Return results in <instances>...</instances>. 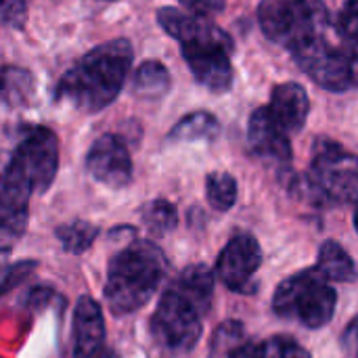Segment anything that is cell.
Instances as JSON below:
<instances>
[{
  "label": "cell",
  "mask_w": 358,
  "mask_h": 358,
  "mask_svg": "<svg viewBox=\"0 0 358 358\" xmlns=\"http://www.w3.org/2000/svg\"><path fill=\"white\" fill-rule=\"evenodd\" d=\"M132 65V46L117 38L86 52L57 84L55 99L67 101L84 113H96L120 94Z\"/></svg>",
  "instance_id": "obj_1"
},
{
  "label": "cell",
  "mask_w": 358,
  "mask_h": 358,
  "mask_svg": "<svg viewBox=\"0 0 358 358\" xmlns=\"http://www.w3.org/2000/svg\"><path fill=\"white\" fill-rule=\"evenodd\" d=\"M166 258L151 241H134L113 256L107 268L105 300L115 317L143 308L157 292Z\"/></svg>",
  "instance_id": "obj_2"
},
{
  "label": "cell",
  "mask_w": 358,
  "mask_h": 358,
  "mask_svg": "<svg viewBox=\"0 0 358 358\" xmlns=\"http://www.w3.org/2000/svg\"><path fill=\"white\" fill-rule=\"evenodd\" d=\"M336 289L319 268L302 271L285 279L273 298V308L281 319L298 321L308 329L325 327L336 313Z\"/></svg>",
  "instance_id": "obj_3"
},
{
  "label": "cell",
  "mask_w": 358,
  "mask_h": 358,
  "mask_svg": "<svg viewBox=\"0 0 358 358\" xmlns=\"http://www.w3.org/2000/svg\"><path fill=\"white\" fill-rule=\"evenodd\" d=\"M258 21L268 40L289 50L331 25L323 0H262Z\"/></svg>",
  "instance_id": "obj_4"
},
{
  "label": "cell",
  "mask_w": 358,
  "mask_h": 358,
  "mask_svg": "<svg viewBox=\"0 0 358 358\" xmlns=\"http://www.w3.org/2000/svg\"><path fill=\"white\" fill-rule=\"evenodd\" d=\"M296 63L325 90L346 92L357 84V48L334 44L325 31L292 48Z\"/></svg>",
  "instance_id": "obj_5"
},
{
  "label": "cell",
  "mask_w": 358,
  "mask_h": 358,
  "mask_svg": "<svg viewBox=\"0 0 358 358\" xmlns=\"http://www.w3.org/2000/svg\"><path fill=\"white\" fill-rule=\"evenodd\" d=\"M153 340L170 352H189L201 338V315L174 287L159 298L151 317Z\"/></svg>",
  "instance_id": "obj_6"
},
{
  "label": "cell",
  "mask_w": 358,
  "mask_h": 358,
  "mask_svg": "<svg viewBox=\"0 0 358 358\" xmlns=\"http://www.w3.org/2000/svg\"><path fill=\"white\" fill-rule=\"evenodd\" d=\"M310 178L319 187L325 199L344 201V203L357 201V157L329 138H317L315 143V162H313Z\"/></svg>",
  "instance_id": "obj_7"
},
{
  "label": "cell",
  "mask_w": 358,
  "mask_h": 358,
  "mask_svg": "<svg viewBox=\"0 0 358 358\" xmlns=\"http://www.w3.org/2000/svg\"><path fill=\"white\" fill-rule=\"evenodd\" d=\"M13 155L25 172L31 191H48L59 168V141L52 130L44 126L27 128Z\"/></svg>",
  "instance_id": "obj_8"
},
{
  "label": "cell",
  "mask_w": 358,
  "mask_h": 358,
  "mask_svg": "<svg viewBox=\"0 0 358 358\" xmlns=\"http://www.w3.org/2000/svg\"><path fill=\"white\" fill-rule=\"evenodd\" d=\"M262 264V250L250 233L235 235L218 256L216 271L220 281L233 292H248L254 273Z\"/></svg>",
  "instance_id": "obj_9"
},
{
  "label": "cell",
  "mask_w": 358,
  "mask_h": 358,
  "mask_svg": "<svg viewBox=\"0 0 358 358\" xmlns=\"http://www.w3.org/2000/svg\"><path fill=\"white\" fill-rule=\"evenodd\" d=\"M157 21L159 25L180 42L185 44H218L229 50H233V40L231 36L220 29L210 17L197 15V13H185L172 6H164L157 10Z\"/></svg>",
  "instance_id": "obj_10"
},
{
  "label": "cell",
  "mask_w": 358,
  "mask_h": 358,
  "mask_svg": "<svg viewBox=\"0 0 358 358\" xmlns=\"http://www.w3.org/2000/svg\"><path fill=\"white\" fill-rule=\"evenodd\" d=\"M88 172L103 185L120 189L132 178V159L124 141L115 134L99 136L86 157Z\"/></svg>",
  "instance_id": "obj_11"
},
{
  "label": "cell",
  "mask_w": 358,
  "mask_h": 358,
  "mask_svg": "<svg viewBox=\"0 0 358 358\" xmlns=\"http://www.w3.org/2000/svg\"><path fill=\"white\" fill-rule=\"evenodd\" d=\"M182 57L199 84L212 92H224L233 84L231 50L218 44H185Z\"/></svg>",
  "instance_id": "obj_12"
},
{
  "label": "cell",
  "mask_w": 358,
  "mask_h": 358,
  "mask_svg": "<svg viewBox=\"0 0 358 358\" xmlns=\"http://www.w3.org/2000/svg\"><path fill=\"white\" fill-rule=\"evenodd\" d=\"M248 138L252 145V151L271 164L287 166L292 162V145L287 138V132L271 117L266 107H260L250 117V130Z\"/></svg>",
  "instance_id": "obj_13"
},
{
  "label": "cell",
  "mask_w": 358,
  "mask_h": 358,
  "mask_svg": "<svg viewBox=\"0 0 358 358\" xmlns=\"http://www.w3.org/2000/svg\"><path fill=\"white\" fill-rule=\"evenodd\" d=\"M73 358H94L103 350L105 321L96 300L82 296L73 308V331H71Z\"/></svg>",
  "instance_id": "obj_14"
},
{
  "label": "cell",
  "mask_w": 358,
  "mask_h": 358,
  "mask_svg": "<svg viewBox=\"0 0 358 358\" xmlns=\"http://www.w3.org/2000/svg\"><path fill=\"white\" fill-rule=\"evenodd\" d=\"M271 117L287 132H300L306 124L310 103L306 90L296 82L279 84L271 94V105L266 107Z\"/></svg>",
  "instance_id": "obj_15"
},
{
  "label": "cell",
  "mask_w": 358,
  "mask_h": 358,
  "mask_svg": "<svg viewBox=\"0 0 358 358\" xmlns=\"http://www.w3.org/2000/svg\"><path fill=\"white\" fill-rule=\"evenodd\" d=\"M31 193V185L13 151H0V203L15 210H27Z\"/></svg>",
  "instance_id": "obj_16"
},
{
  "label": "cell",
  "mask_w": 358,
  "mask_h": 358,
  "mask_svg": "<svg viewBox=\"0 0 358 358\" xmlns=\"http://www.w3.org/2000/svg\"><path fill=\"white\" fill-rule=\"evenodd\" d=\"M172 287L182 298H187L199 315H206L210 310L214 294V275L206 264H191L182 268Z\"/></svg>",
  "instance_id": "obj_17"
},
{
  "label": "cell",
  "mask_w": 358,
  "mask_h": 358,
  "mask_svg": "<svg viewBox=\"0 0 358 358\" xmlns=\"http://www.w3.org/2000/svg\"><path fill=\"white\" fill-rule=\"evenodd\" d=\"M317 268L321 275L329 281H342V283H352L357 279V266L352 256L334 239L325 241L319 250V262Z\"/></svg>",
  "instance_id": "obj_18"
},
{
  "label": "cell",
  "mask_w": 358,
  "mask_h": 358,
  "mask_svg": "<svg viewBox=\"0 0 358 358\" xmlns=\"http://www.w3.org/2000/svg\"><path fill=\"white\" fill-rule=\"evenodd\" d=\"M34 96V78L27 69L4 65L0 67V99L8 107H23Z\"/></svg>",
  "instance_id": "obj_19"
},
{
  "label": "cell",
  "mask_w": 358,
  "mask_h": 358,
  "mask_svg": "<svg viewBox=\"0 0 358 358\" xmlns=\"http://www.w3.org/2000/svg\"><path fill=\"white\" fill-rule=\"evenodd\" d=\"M220 134L218 120L208 111H195L191 115H185L172 130L170 141H214Z\"/></svg>",
  "instance_id": "obj_20"
},
{
  "label": "cell",
  "mask_w": 358,
  "mask_h": 358,
  "mask_svg": "<svg viewBox=\"0 0 358 358\" xmlns=\"http://www.w3.org/2000/svg\"><path fill=\"white\" fill-rule=\"evenodd\" d=\"M170 88V73L159 61H145L134 73V94L141 99H162Z\"/></svg>",
  "instance_id": "obj_21"
},
{
  "label": "cell",
  "mask_w": 358,
  "mask_h": 358,
  "mask_svg": "<svg viewBox=\"0 0 358 358\" xmlns=\"http://www.w3.org/2000/svg\"><path fill=\"white\" fill-rule=\"evenodd\" d=\"M57 239L61 241L63 250L69 254H84L96 239L99 227L84 222V220H73L69 224H61L55 231Z\"/></svg>",
  "instance_id": "obj_22"
},
{
  "label": "cell",
  "mask_w": 358,
  "mask_h": 358,
  "mask_svg": "<svg viewBox=\"0 0 358 358\" xmlns=\"http://www.w3.org/2000/svg\"><path fill=\"white\" fill-rule=\"evenodd\" d=\"M141 216H143L145 227L153 235H159V237L172 233L176 229V224H178L176 208L166 199H153V201L145 203L143 210H141Z\"/></svg>",
  "instance_id": "obj_23"
},
{
  "label": "cell",
  "mask_w": 358,
  "mask_h": 358,
  "mask_svg": "<svg viewBox=\"0 0 358 358\" xmlns=\"http://www.w3.org/2000/svg\"><path fill=\"white\" fill-rule=\"evenodd\" d=\"M206 197L218 212H227L237 201V182L227 172H212L206 178Z\"/></svg>",
  "instance_id": "obj_24"
},
{
  "label": "cell",
  "mask_w": 358,
  "mask_h": 358,
  "mask_svg": "<svg viewBox=\"0 0 358 358\" xmlns=\"http://www.w3.org/2000/svg\"><path fill=\"white\" fill-rule=\"evenodd\" d=\"M27 210H15L0 203V239H17L25 233Z\"/></svg>",
  "instance_id": "obj_25"
},
{
  "label": "cell",
  "mask_w": 358,
  "mask_h": 358,
  "mask_svg": "<svg viewBox=\"0 0 358 358\" xmlns=\"http://www.w3.org/2000/svg\"><path fill=\"white\" fill-rule=\"evenodd\" d=\"M338 36L342 38L344 44L357 48V34H358V0H346L338 23H336Z\"/></svg>",
  "instance_id": "obj_26"
},
{
  "label": "cell",
  "mask_w": 358,
  "mask_h": 358,
  "mask_svg": "<svg viewBox=\"0 0 358 358\" xmlns=\"http://www.w3.org/2000/svg\"><path fill=\"white\" fill-rule=\"evenodd\" d=\"M264 348L266 358H310V352L289 336H275L268 344H264Z\"/></svg>",
  "instance_id": "obj_27"
},
{
  "label": "cell",
  "mask_w": 358,
  "mask_h": 358,
  "mask_svg": "<svg viewBox=\"0 0 358 358\" xmlns=\"http://www.w3.org/2000/svg\"><path fill=\"white\" fill-rule=\"evenodd\" d=\"M27 19L25 0H0V21L10 27H23Z\"/></svg>",
  "instance_id": "obj_28"
},
{
  "label": "cell",
  "mask_w": 358,
  "mask_h": 358,
  "mask_svg": "<svg viewBox=\"0 0 358 358\" xmlns=\"http://www.w3.org/2000/svg\"><path fill=\"white\" fill-rule=\"evenodd\" d=\"M243 338V325L239 321H227L220 325V329L214 336V350L231 348L233 344H239Z\"/></svg>",
  "instance_id": "obj_29"
},
{
  "label": "cell",
  "mask_w": 358,
  "mask_h": 358,
  "mask_svg": "<svg viewBox=\"0 0 358 358\" xmlns=\"http://www.w3.org/2000/svg\"><path fill=\"white\" fill-rule=\"evenodd\" d=\"M36 266H38L36 262H19V264H15V266L8 271L6 279L0 283V296H2V292H8V289L15 287L19 281H23V279L27 277V273H31Z\"/></svg>",
  "instance_id": "obj_30"
},
{
  "label": "cell",
  "mask_w": 358,
  "mask_h": 358,
  "mask_svg": "<svg viewBox=\"0 0 358 358\" xmlns=\"http://www.w3.org/2000/svg\"><path fill=\"white\" fill-rule=\"evenodd\" d=\"M191 13H197V15H216L224 8V0H180Z\"/></svg>",
  "instance_id": "obj_31"
},
{
  "label": "cell",
  "mask_w": 358,
  "mask_h": 358,
  "mask_svg": "<svg viewBox=\"0 0 358 358\" xmlns=\"http://www.w3.org/2000/svg\"><path fill=\"white\" fill-rule=\"evenodd\" d=\"M229 358H266V348L262 342H248L239 344L231 350Z\"/></svg>",
  "instance_id": "obj_32"
},
{
  "label": "cell",
  "mask_w": 358,
  "mask_h": 358,
  "mask_svg": "<svg viewBox=\"0 0 358 358\" xmlns=\"http://www.w3.org/2000/svg\"><path fill=\"white\" fill-rule=\"evenodd\" d=\"M94 358H117V355H115L113 350H101Z\"/></svg>",
  "instance_id": "obj_33"
},
{
  "label": "cell",
  "mask_w": 358,
  "mask_h": 358,
  "mask_svg": "<svg viewBox=\"0 0 358 358\" xmlns=\"http://www.w3.org/2000/svg\"><path fill=\"white\" fill-rule=\"evenodd\" d=\"M8 254H10V250H8V248H0V262H2L4 258H8Z\"/></svg>",
  "instance_id": "obj_34"
}]
</instances>
